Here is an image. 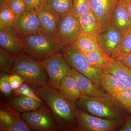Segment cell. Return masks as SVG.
<instances>
[{"label":"cell","instance_id":"cell-32","mask_svg":"<svg viewBox=\"0 0 131 131\" xmlns=\"http://www.w3.org/2000/svg\"><path fill=\"white\" fill-rule=\"evenodd\" d=\"M9 75L8 73H1L0 90L5 95H9L13 91L9 81Z\"/></svg>","mask_w":131,"mask_h":131},{"label":"cell","instance_id":"cell-1","mask_svg":"<svg viewBox=\"0 0 131 131\" xmlns=\"http://www.w3.org/2000/svg\"><path fill=\"white\" fill-rule=\"evenodd\" d=\"M38 93L51 110L59 129L71 126L77 120L76 107L74 103L64 96L61 92L46 85L37 88Z\"/></svg>","mask_w":131,"mask_h":131},{"label":"cell","instance_id":"cell-36","mask_svg":"<svg viewBox=\"0 0 131 131\" xmlns=\"http://www.w3.org/2000/svg\"><path fill=\"white\" fill-rule=\"evenodd\" d=\"M117 58L122 61L131 70V52Z\"/></svg>","mask_w":131,"mask_h":131},{"label":"cell","instance_id":"cell-7","mask_svg":"<svg viewBox=\"0 0 131 131\" xmlns=\"http://www.w3.org/2000/svg\"><path fill=\"white\" fill-rule=\"evenodd\" d=\"M75 115L78 123V127L75 130L76 131H112L120 121L119 118L107 119L90 115L77 108Z\"/></svg>","mask_w":131,"mask_h":131},{"label":"cell","instance_id":"cell-11","mask_svg":"<svg viewBox=\"0 0 131 131\" xmlns=\"http://www.w3.org/2000/svg\"><path fill=\"white\" fill-rule=\"evenodd\" d=\"M6 103H1L0 131H30L28 125L22 118L21 114Z\"/></svg>","mask_w":131,"mask_h":131},{"label":"cell","instance_id":"cell-2","mask_svg":"<svg viewBox=\"0 0 131 131\" xmlns=\"http://www.w3.org/2000/svg\"><path fill=\"white\" fill-rule=\"evenodd\" d=\"M24 53L36 61H43L61 52L64 45L59 38L49 37L44 34H38L23 38Z\"/></svg>","mask_w":131,"mask_h":131},{"label":"cell","instance_id":"cell-9","mask_svg":"<svg viewBox=\"0 0 131 131\" xmlns=\"http://www.w3.org/2000/svg\"><path fill=\"white\" fill-rule=\"evenodd\" d=\"M59 38L64 45L74 44L82 33L78 18L70 12L61 15L58 25Z\"/></svg>","mask_w":131,"mask_h":131},{"label":"cell","instance_id":"cell-40","mask_svg":"<svg viewBox=\"0 0 131 131\" xmlns=\"http://www.w3.org/2000/svg\"><path fill=\"white\" fill-rule=\"evenodd\" d=\"M126 108L131 114V107Z\"/></svg>","mask_w":131,"mask_h":131},{"label":"cell","instance_id":"cell-4","mask_svg":"<svg viewBox=\"0 0 131 131\" xmlns=\"http://www.w3.org/2000/svg\"><path fill=\"white\" fill-rule=\"evenodd\" d=\"M110 95L103 97L82 96L78 100L77 104L83 110L103 118H119L121 115V108L117 101Z\"/></svg>","mask_w":131,"mask_h":131},{"label":"cell","instance_id":"cell-14","mask_svg":"<svg viewBox=\"0 0 131 131\" xmlns=\"http://www.w3.org/2000/svg\"><path fill=\"white\" fill-rule=\"evenodd\" d=\"M36 12L44 34L50 37L59 38L58 25L61 15L51 9L47 2Z\"/></svg>","mask_w":131,"mask_h":131},{"label":"cell","instance_id":"cell-25","mask_svg":"<svg viewBox=\"0 0 131 131\" xmlns=\"http://www.w3.org/2000/svg\"><path fill=\"white\" fill-rule=\"evenodd\" d=\"M15 16L6 0H0V29L13 26Z\"/></svg>","mask_w":131,"mask_h":131},{"label":"cell","instance_id":"cell-27","mask_svg":"<svg viewBox=\"0 0 131 131\" xmlns=\"http://www.w3.org/2000/svg\"><path fill=\"white\" fill-rule=\"evenodd\" d=\"M16 58V57L0 48L1 73H9Z\"/></svg>","mask_w":131,"mask_h":131},{"label":"cell","instance_id":"cell-3","mask_svg":"<svg viewBox=\"0 0 131 131\" xmlns=\"http://www.w3.org/2000/svg\"><path fill=\"white\" fill-rule=\"evenodd\" d=\"M9 74L19 75L36 88L48 84L49 78L44 68L38 61L24 53L16 57Z\"/></svg>","mask_w":131,"mask_h":131},{"label":"cell","instance_id":"cell-37","mask_svg":"<svg viewBox=\"0 0 131 131\" xmlns=\"http://www.w3.org/2000/svg\"><path fill=\"white\" fill-rule=\"evenodd\" d=\"M119 131H131V117L127 120L126 124Z\"/></svg>","mask_w":131,"mask_h":131},{"label":"cell","instance_id":"cell-33","mask_svg":"<svg viewBox=\"0 0 131 131\" xmlns=\"http://www.w3.org/2000/svg\"><path fill=\"white\" fill-rule=\"evenodd\" d=\"M26 9L37 11L47 2V0H23Z\"/></svg>","mask_w":131,"mask_h":131},{"label":"cell","instance_id":"cell-12","mask_svg":"<svg viewBox=\"0 0 131 131\" xmlns=\"http://www.w3.org/2000/svg\"><path fill=\"white\" fill-rule=\"evenodd\" d=\"M0 46L8 53L17 57L24 53V38L13 26L0 29Z\"/></svg>","mask_w":131,"mask_h":131},{"label":"cell","instance_id":"cell-35","mask_svg":"<svg viewBox=\"0 0 131 131\" xmlns=\"http://www.w3.org/2000/svg\"><path fill=\"white\" fill-rule=\"evenodd\" d=\"M32 89L29 86L24 82L18 89L14 90L15 93L18 95H24L25 94Z\"/></svg>","mask_w":131,"mask_h":131},{"label":"cell","instance_id":"cell-22","mask_svg":"<svg viewBox=\"0 0 131 131\" xmlns=\"http://www.w3.org/2000/svg\"><path fill=\"white\" fill-rule=\"evenodd\" d=\"M74 45L83 55L89 54L99 47L97 37L89 33H82Z\"/></svg>","mask_w":131,"mask_h":131},{"label":"cell","instance_id":"cell-21","mask_svg":"<svg viewBox=\"0 0 131 131\" xmlns=\"http://www.w3.org/2000/svg\"><path fill=\"white\" fill-rule=\"evenodd\" d=\"M44 103L28 96L18 95L11 100L9 105L15 110L22 113L37 110Z\"/></svg>","mask_w":131,"mask_h":131},{"label":"cell","instance_id":"cell-28","mask_svg":"<svg viewBox=\"0 0 131 131\" xmlns=\"http://www.w3.org/2000/svg\"><path fill=\"white\" fill-rule=\"evenodd\" d=\"M91 10V0H73L70 13L73 16L78 18Z\"/></svg>","mask_w":131,"mask_h":131},{"label":"cell","instance_id":"cell-34","mask_svg":"<svg viewBox=\"0 0 131 131\" xmlns=\"http://www.w3.org/2000/svg\"><path fill=\"white\" fill-rule=\"evenodd\" d=\"M9 81L12 89L13 91L18 89L25 82L23 77L16 74H11L9 75Z\"/></svg>","mask_w":131,"mask_h":131},{"label":"cell","instance_id":"cell-5","mask_svg":"<svg viewBox=\"0 0 131 131\" xmlns=\"http://www.w3.org/2000/svg\"><path fill=\"white\" fill-rule=\"evenodd\" d=\"M61 52L70 68L84 75L99 86H102L101 78L103 70L92 66L84 55L78 50L74 44L64 45Z\"/></svg>","mask_w":131,"mask_h":131},{"label":"cell","instance_id":"cell-8","mask_svg":"<svg viewBox=\"0 0 131 131\" xmlns=\"http://www.w3.org/2000/svg\"><path fill=\"white\" fill-rule=\"evenodd\" d=\"M39 62L47 72L48 84L53 89L58 90L61 81L71 68L66 62L61 52Z\"/></svg>","mask_w":131,"mask_h":131},{"label":"cell","instance_id":"cell-16","mask_svg":"<svg viewBox=\"0 0 131 131\" xmlns=\"http://www.w3.org/2000/svg\"><path fill=\"white\" fill-rule=\"evenodd\" d=\"M70 73L77 82L83 96L103 97L109 95L105 93L101 90L100 86L74 69L71 68Z\"/></svg>","mask_w":131,"mask_h":131},{"label":"cell","instance_id":"cell-20","mask_svg":"<svg viewBox=\"0 0 131 131\" xmlns=\"http://www.w3.org/2000/svg\"><path fill=\"white\" fill-rule=\"evenodd\" d=\"M82 33H89L97 37L102 31V26L92 11L83 14L78 18Z\"/></svg>","mask_w":131,"mask_h":131},{"label":"cell","instance_id":"cell-30","mask_svg":"<svg viewBox=\"0 0 131 131\" xmlns=\"http://www.w3.org/2000/svg\"><path fill=\"white\" fill-rule=\"evenodd\" d=\"M125 107H131V88H125L114 98Z\"/></svg>","mask_w":131,"mask_h":131},{"label":"cell","instance_id":"cell-13","mask_svg":"<svg viewBox=\"0 0 131 131\" xmlns=\"http://www.w3.org/2000/svg\"><path fill=\"white\" fill-rule=\"evenodd\" d=\"M124 34L110 25L101 31L97 37L99 46L108 56L113 57Z\"/></svg>","mask_w":131,"mask_h":131},{"label":"cell","instance_id":"cell-26","mask_svg":"<svg viewBox=\"0 0 131 131\" xmlns=\"http://www.w3.org/2000/svg\"><path fill=\"white\" fill-rule=\"evenodd\" d=\"M73 2V0H47L48 7L60 15L70 12Z\"/></svg>","mask_w":131,"mask_h":131},{"label":"cell","instance_id":"cell-6","mask_svg":"<svg viewBox=\"0 0 131 131\" xmlns=\"http://www.w3.org/2000/svg\"><path fill=\"white\" fill-rule=\"evenodd\" d=\"M51 112L47 105L43 104L37 110L21 113V116L31 130H57L59 127Z\"/></svg>","mask_w":131,"mask_h":131},{"label":"cell","instance_id":"cell-15","mask_svg":"<svg viewBox=\"0 0 131 131\" xmlns=\"http://www.w3.org/2000/svg\"><path fill=\"white\" fill-rule=\"evenodd\" d=\"M118 0H91V11L102 26V31L110 26L111 18Z\"/></svg>","mask_w":131,"mask_h":131},{"label":"cell","instance_id":"cell-29","mask_svg":"<svg viewBox=\"0 0 131 131\" xmlns=\"http://www.w3.org/2000/svg\"><path fill=\"white\" fill-rule=\"evenodd\" d=\"M131 52V30L125 34L113 58H118Z\"/></svg>","mask_w":131,"mask_h":131},{"label":"cell","instance_id":"cell-38","mask_svg":"<svg viewBox=\"0 0 131 131\" xmlns=\"http://www.w3.org/2000/svg\"><path fill=\"white\" fill-rule=\"evenodd\" d=\"M131 3V0H118L117 5H127Z\"/></svg>","mask_w":131,"mask_h":131},{"label":"cell","instance_id":"cell-39","mask_svg":"<svg viewBox=\"0 0 131 131\" xmlns=\"http://www.w3.org/2000/svg\"><path fill=\"white\" fill-rule=\"evenodd\" d=\"M127 12L131 19V3L128 5H126Z\"/></svg>","mask_w":131,"mask_h":131},{"label":"cell","instance_id":"cell-24","mask_svg":"<svg viewBox=\"0 0 131 131\" xmlns=\"http://www.w3.org/2000/svg\"><path fill=\"white\" fill-rule=\"evenodd\" d=\"M101 86L108 94L114 98L117 94L125 88V86L113 75L103 72L101 78Z\"/></svg>","mask_w":131,"mask_h":131},{"label":"cell","instance_id":"cell-19","mask_svg":"<svg viewBox=\"0 0 131 131\" xmlns=\"http://www.w3.org/2000/svg\"><path fill=\"white\" fill-rule=\"evenodd\" d=\"M110 25L125 35L131 30V19L126 5H117L114 11Z\"/></svg>","mask_w":131,"mask_h":131},{"label":"cell","instance_id":"cell-23","mask_svg":"<svg viewBox=\"0 0 131 131\" xmlns=\"http://www.w3.org/2000/svg\"><path fill=\"white\" fill-rule=\"evenodd\" d=\"M84 56L92 66L103 70L107 69L111 63L112 57L100 46L95 50Z\"/></svg>","mask_w":131,"mask_h":131},{"label":"cell","instance_id":"cell-18","mask_svg":"<svg viewBox=\"0 0 131 131\" xmlns=\"http://www.w3.org/2000/svg\"><path fill=\"white\" fill-rule=\"evenodd\" d=\"M103 72L113 75L125 88H131V70L118 58L112 57L110 66Z\"/></svg>","mask_w":131,"mask_h":131},{"label":"cell","instance_id":"cell-10","mask_svg":"<svg viewBox=\"0 0 131 131\" xmlns=\"http://www.w3.org/2000/svg\"><path fill=\"white\" fill-rule=\"evenodd\" d=\"M13 26L23 38L32 34H44L37 12L31 9H26L16 16Z\"/></svg>","mask_w":131,"mask_h":131},{"label":"cell","instance_id":"cell-31","mask_svg":"<svg viewBox=\"0 0 131 131\" xmlns=\"http://www.w3.org/2000/svg\"><path fill=\"white\" fill-rule=\"evenodd\" d=\"M8 7L14 14L15 17L19 15L26 10L23 0H6Z\"/></svg>","mask_w":131,"mask_h":131},{"label":"cell","instance_id":"cell-17","mask_svg":"<svg viewBox=\"0 0 131 131\" xmlns=\"http://www.w3.org/2000/svg\"><path fill=\"white\" fill-rule=\"evenodd\" d=\"M58 90L64 96L73 103L83 96L78 83L70 71L63 78Z\"/></svg>","mask_w":131,"mask_h":131}]
</instances>
